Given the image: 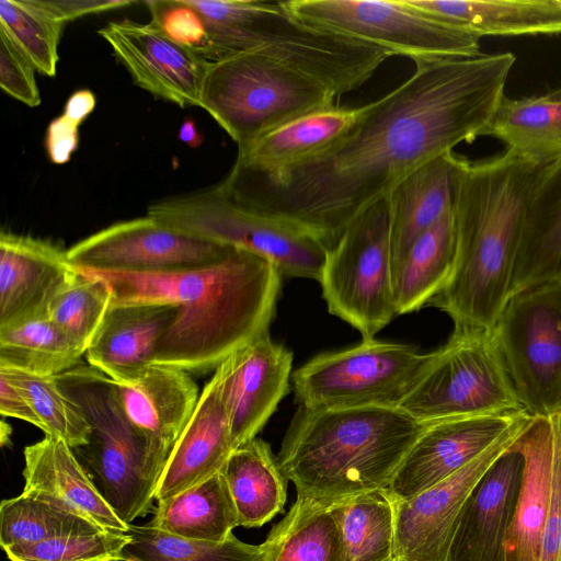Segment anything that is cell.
Listing matches in <instances>:
<instances>
[{
  "mask_svg": "<svg viewBox=\"0 0 561 561\" xmlns=\"http://www.w3.org/2000/svg\"><path fill=\"white\" fill-rule=\"evenodd\" d=\"M560 2H561V0H560Z\"/></svg>",
  "mask_w": 561,
  "mask_h": 561,
  "instance_id": "f5cc1de1",
  "label": "cell"
},
{
  "mask_svg": "<svg viewBox=\"0 0 561 561\" xmlns=\"http://www.w3.org/2000/svg\"><path fill=\"white\" fill-rule=\"evenodd\" d=\"M134 83L180 107L199 106L209 62L172 41L157 24L111 21L98 30Z\"/></svg>",
  "mask_w": 561,
  "mask_h": 561,
  "instance_id": "2e32d148",
  "label": "cell"
},
{
  "mask_svg": "<svg viewBox=\"0 0 561 561\" xmlns=\"http://www.w3.org/2000/svg\"><path fill=\"white\" fill-rule=\"evenodd\" d=\"M133 1H100V0H61L46 1L48 8L65 24L80 16L118 9L133 4Z\"/></svg>",
  "mask_w": 561,
  "mask_h": 561,
  "instance_id": "c3c4849f",
  "label": "cell"
},
{
  "mask_svg": "<svg viewBox=\"0 0 561 561\" xmlns=\"http://www.w3.org/2000/svg\"><path fill=\"white\" fill-rule=\"evenodd\" d=\"M106 530L95 522L49 497L23 491L0 505V545L2 549L48 539L95 534Z\"/></svg>",
  "mask_w": 561,
  "mask_h": 561,
  "instance_id": "d590c367",
  "label": "cell"
},
{
  "mask_svg": "<svg viewBox=\"0 0 561 561\" xmlns=\"http://www.w3.org/2000/svg\"><path fill=\"white\" fill-rule=\"evenodd\" d=\"M226 377L225 359L204 386L169 456L156 501L169 499L220 472L234 450L226 400Z\"/></svg>",
  "mask_w": 561,
  "mask_h": 561,
  "instance_id": "d6986e66",
  "label": "cell"
},
{
  "mask_svg": "<svg viewBox=\"0 0 561 561\" xmlns=\"http://www.w3.org/2000/svg\"><path fill=\"white\" fill-rule=\"evenodd\" d=\"M433 352L375 339L321 353L291 374L298 407L399 408L421 379Z\"/></svg>",
  "mask_w": 561,
  "mask_h": 561,
  "instance_id": "30bf717a",
  "label": "cell"
},
{
  "mask_svg": "<svg viewBox=\"0 0 561 561\" xmlns=\"http://www.w3.org/2000/svg\"><path fill=\"white\" fill-rule=\"evenodd\" d=\"M129 539L127 531L103 530L13 546L4 552L10 561H123Z\"/></svg>",
  "mask_w": 561,
  "mask_h": 561,
  "instance_id": "b9f144b4",
  "label": "cell"
},
{
  "mask_svg": "<svg viewBox=\"0 0 561 561\" xmlns=\"http://www.w3.org/2000/svg\"><path fill=\"white\" fill-rule=\"evenodd\" d=\"M416 9L484 35L561 33L560 0H408Z\"/></svg>",
  "mask_w": 561,
  "mask_h": 561,
  "instance_id": "f1b7e54d",
  "label": "cell"
},
{
  "mask_svg": "<svg viewBox=\"0 0 561 561\" xmlns=\"http://www.w3.org/2000/svg\"><path fill=\"white\" fill-rule=\"evenodd\" d=\"M56 379L91 426L88 444L71 449L100 495L127 525L153 512L164 468L125 416L116 383L81 364Z\"/></svg>",
  "mask_w": 561,
  "mask_h": 561,
  "instance_id": "8992f818",
  "label": "cell"
},
{
  "mask_svg": "<svg viewBox=\"0 0 561 561\" xmlns=\"http://www.w3.org/2000/svg\"><path fill=\"white\" fill-rule=\"evenodd\" d=\"M531 415L526 410L446 419L426 424L388 492L409 499L449 478Z\"/></svg>",
  "mask_w": 561,
  "mask_h": 561,
  "instance_id": "e0dca14e",
  "label": "cell"
},
{
  "mask_svg": "<svg viewBox=\"0 0 561 561\" xmlns=\"http://www.w3.org/2000/svg\"><path fill=\"white\" fill-rule=\"evenodd\" d=\"M554 416H533L514 443L524 466L504 545L506 561H540L552 484Z\"/></svg>",
  "mask_w": 561,
  "mask_h": 561,
  "instance_id": "cb8c5ba5",
  "label": "cell"
},
{
  "mask_svg": "<svg viewBox=\"0 0 561 561\" xmlns=\"http://www.w3.org/2000/svg\"><path fill=\"white\" fill-rule=\"evenodd\" d=\"M45 146L53 163H67L79 146V126L64 115L54 118L47 127Z\"/></svg>",
  "mask_w": 561,
  "mask_h": 561,
  "instance_id": "bcb514c9",
  "label": "cell"
},
{
  "mask_svg": "<svg viewBox=\"0 0 561 561\" xmlns=\"http://www.w3.org/2000/svg\"><path fill=\"white\" fill-rule=\"evenodd\" d=\"M342 561L393 560V497L375 491L340 504Z\"/></svg>",
  "mask_w": 561,
  "mask_h": 561,
  "instance_id": "74e56055",
  "label": "cell"
},
{
  "mask_svg": "<svg viewBox=\"0 0 561 561\" xmlns=\"http://www.w3.org/2000/svg\"><path fill=\"white\" fill-rule=\"evenodd\" d=\"M262 545V561H342L340 505L297 496Z\"/></svg>",
  "mask_w": 561,
  "mask_h": 561,
  "instance_id": "d6a6232c",
  "label": "cell"
},
{
  "mask_svg": "<svg viewBox=\"0 0 561 561\" xmlns=\"http://www.w3.org/2000/svg\"><path fill=\"white\" fill-rule=\"evenodd\" d=\"M175 312L168 304H111L84 354L88 365L116 383L133 382L153 364Z\"/></svg>",
  "mask_w": 561,
  "mask_h": 561,
  "instance_id": "603a6c76",
  "label": "cell"
},
{
  "mask_svg": "<svg viewBox=\"0 0 561 561\" xmlns=\"http://www.w3.org/2000/svg\"><path fill=\"white\" fill-rule=\"evenodd\" d=\"M65 25L45 0L0 1V32L14 43L42 75H56L58 45Z\"/></svg>",
  "mask_w": 561,
  "mask_h": 561,
  "instance_id": "f35d334b",
  "label": "cell"
},
{
  "mask_svg": "<svg viewBox=\"0 0 561 561\" xmlns=\"http://www.w3.org/2000/svg\"><path fill=\"white\" fill-rule=\"evenodd\" d=\"M112 300V289L103 278L76 268L73 276L49 302L46 316L87 352Z\"/></svg>",
  "mask_w": 561,
  "mask_h": 561,
  "instance_id": "ab89813d",
  "label": "cell"
},
{
  "mask_svg": "<svg viewBox=\"0 0 561 561\" xmlns=\"http://www.w3.org/2000/svg\"><path fill=\"white\" fill-rule=\"evenodd\" d=\"M331 314L374 339L397 314L388 196L359 213L328 251L320 277Z\"/></svg>",
  "mask_w": 561,
  "mask_h": 561,
  "instance_id": "8fae6325",
  "label": "cell"
},
{
  "mask_svg": "<svg viewBox=\"0 0 561 561\" xmlns=\"http://www.w3.org/2000/svg\"><path fill=\"white\" fill-rule=\"evenodd\" d=\"M145 3L151 14V21L172 41L202 55L207 32L203 18L194 8L185 0H149Z\"/></svg>",
  "mask_w": 561,
  "mask_h": 561,
  "instance_id": "7bdbcfd3",
  "label": "cell"
},
{
  "mask_svg": "<svg viewBox=\"0 0 561 561\" xmlns=\"http://www.w3.org/2000/svg\"><path fill=\"white\" fill-rule=\"evenodd\" d=\"M554 422L552 484L540 561H561V412Z\"/></svg>",
  "mask_w": 561,
  "mask_h": 561,
  "instance_id": "f6af8a7d",
  "label": "cell"
},
{
  "mask_svg": "<svg viewBox=\"0 0 561 561\" xmlns=\"http://www.w3.org/2000/svg\"><path fill=\"white\" fill-rule=\"evenodd\" d=\"M130 539L123 549V561H262V545H251L231 534L222 542L181 538L154 527L130 525Z\"/></svg>",
  "mask_w": 561,
  "mask_h": 561,
  "instance_id": "8d00e7d4",
  "label": "cell"
},
{
  "mask_svg": "<svg viewBox=\"0 0 561 561\" xmlns=\"http://www.w3.org/2000/svg\"><path fill=\"white\" fill-rule=\"evenodd\" d=\"M227 362L226 400L234 449L256 437L277 409L291 379L293 353L268 331Z\"/></svg>",
  "mask_w": 561,
  "mask_h": 561,
  "instance_id": "ac0fdd59",
  "label": "cell"
},
{
  "mask_svg": "<svg viewBox=\"0 0 561 561\" xmlns=\"http://www.w3.org/2000/svg\"><path fill=\"white\" fill-rule=\"evenodd\" d=\"M23 455V491L43 494L106 530H128L130 525L121 520L107 505L62 439L45 435L26 446Z\"/></svg>",
  "mask_w": 561,
  "mask_h": 561,
  "instance_id": "484cf974",
  "label": "cell"
},
{
  "mask_svg": "<svg viewBox=\"0 0 561 561\" xmlns=\"http://www.w3.org/2000/svg\"><path fill=\"white\" fill-rule=\"evenodd\" d=\"M238 514L239 526L260 527L286 502L287 479L270 444L253 438L232 451L222 468Z\"/></svg>",
  "mask_w": 561,
  "mask_h": 561,
  "instance_id": "4dcf8cb0",
  "label": "cell"
},
{
  "mask_svg": "<svg viewBox=\"0 0 561 561\" xmlns=\"http://www.w3.org/2000/svg\"><path fill=\"white\" fill-rule=\"evenodd\" d=\"M545 96L550 101L561 102V87L548 91Z\"/></svg>",
  "mask_w": 561,
  "mask_h": 561,
  "instance_id": "816d5d0a",
  "label": "cell"
},
{
  "mask_svg": "<svg viewBox=\"0 0 561 561\" xmlns=\"http://www.w3.org/2000/svg\"><path fill=\"white\" fill-rule=\"evenodd\" d=\"M485 136L497 138L507 151L543 168L561 156V102L545 95L505 96Z\"/></svg>",
  "mask_w": 561,
  "mask_h": 561,
  "instance_id": "836d02e7",
  "label": "cell"
},
{
  "mask_svg": "<svg viewBox=\"0 0 561 561\" xmlns=\"http://www.w3.org/2000/svg\"><path fill=\"white\" fill-rule=\"evenodd\" d=\"M541 168L505 150L467 162L454 203L456 262L430 301L454 327L492 330L511 291L529 196Z\"/></svg>",
  "mask_w": 561,
  "mask_h": 561,
  "instance_id": "3957f363",
  "label": "cell"
},
{
  "mask_svg": "<svg viewBox=\"0 0 561 561\" xmlns=\"http://www.w3.org/2000/svg\"><path fill=\"white\" fill-rule=\"evenodd\" d=\"M302 21L413 61L481 53V36L413 7L408 0H290Z\"/></svg>",
  "mask_w": 561,
  "mask_h": 561,
  "instance_id": "7c38bea8",
  "label": "cell"
},
{
  "mask_svg": "<svg viewBox=\"0 0 561 561\" xmlns=\"http://www.w3.org/2000/svg\"><path fill=\"white\" fill-rule=\"evenodd\" d=\"M35 70L14 43L0 32V87L7 94L30 107L41 104Z\"/></svg>",
  "mask_w": 561,
  "mask_h": 561,
  "instance_id": "ee69618b",
  "label": "cell"
},
{
  "mask_svg": "<svg viewBox=\"0 0 561 561\" xmlns=\"http://www.w3.org/2000/svg\"><path fill=\"white\" fill-rule=\"evenodd\" d=\"M116 391L125 416L164 468L197 404L196 382L185 370L150 365L133 382L116 383Z\"/></svg>",
  "mask_w": 561,
  "mask_h": 561,
  "instance_id": "7402d4cb",
  "label": "cell"
},
{
  "mask_svg": "<svg viewBox=\"0 0 561 561\" xmlns=\"http://www.w3.org/2000/svg\"><path fill=\"white\" fill-rule=\"evenodd\" d=\"M493 334L523 408L531 416L561 412V282L510 296Z\"/></svg>",
  "mask_w": 561,
  "mask_h": 561,
  "instance_id": "4fadbf2b",
  "label": "cell"
},
{
  "mask_svg": "<svg viewBox=\"0 0 561 561\" xmlns=\"http://www.w3.org/2000/svg\"><path fill=\"white\" fill-rule=\"evenodd\" d=\"M232 248L176 230L147 215L113 224L66 251L76 268L145 273L207 265L224 259Z\"/></svg>",
  "mask_w": 561,
  "mask_h": 561,
  "instance_id": "5bb4252c",
  "label": "cell"
},
{
  "mask_svg": "<svg viewBox=\"0 0 561 561\" xmlns=\"http://www.w3.org/2000/svg\"><path fill=\"white\" fill-rule=\"evenodd\" d=\"M147 215L176 230L255 253L289 277L319 282L330 249L306 227L243 207L216 186L153 203Z\"/></svg>",
  "mask_w": 561,
  "mask_h": 561,
  "instance_id": "ba28073f",
  "label": "cell"
},
{
  "mask_svg": "<svg viewBox=\"0 0 561 561\" xmlns=\"http://www.w3.org/2000/svg\"><path fill=\"white\" fill-rule=\"evenodd\" d=\"M0 373L22 391L45 435L58 437L71 448L88 444L91 426L79 407L62 391L56 376L3 366H0Z\"/></svg>",
  "mask_w": 561,
  "mask_h": 561,
  "instance_id": "60d3db41",
  "label": "cell"
},
{
  "mask_svg": "<svg viewBox=\"0 0 561 561\" xmlns=\"http://www.w3.org/2000/svg\"><path fill=\"white\" fill-rule=\"evenodd\" d=\"M425 426L399 408L298 407L277 460L298 497L336 506L388 490Z\"/></svg>",
  "mask_w": 561,
  "mask_h": 561,
  "instance_id": "277c9868",
  "label": "cell"
},
{
  "mask_svg": "<svg viewBox=\"0 0 561 561\" xmlns=\"http://www.w3.org/2000/svg\"><path fill=\"white\" fill-rule=\"evenodd\" d=\"M531 417L444 481L409 499H393L394 561H447L467 497Z\"/></svg>",
  "mask_w": 561,
  "mask_h": 561,
  "instance_id": "9a60e30c",
  "label": "cell"
},
{
  "mask_svg": "<svg viewBox=\"0 0 561 561\" xmlns=\"http://www.w3.org/2000/svg\"><path fill=\"white\" fill-rule=\"evenodd\" d=\"M179 138L191 147H198L203 139L192 119L183 122L179 131Z\"/></svg>",
  "mask_w": 561,
  "mask_h": 561,
  "instance_id": "f907efd6",
  "label": "cell"
},
{
  "mask_svg": "<svg viewBox=\"0 0 561 561\" xmlns=\"http://www.w3.org/2000/svg\"><path fill=\"white\" fill-rule=\"evenodd\" d=\"M75 273L67 251L53 242L2 230L0 328L46 314L51 299Z\"/></svg>",
  "mask_w": 561,
  "mask_h": 561,
  "instance_id": "44dd1931",
  "label": "cell"
},
{
  "mask_svg": "<svg viewBox=\"0 0 561 561\" xmlns=\"http://www.w3.org/2000/svg\"><path fill=\"white\" fill-rule=\"evenodd\" d=\"M85 352L46 316L0 328V366L57 376L79 365Z\"/></svg>",
  "mask_w": 561,
  "mask_h": 561,
  "instance_id": "e575fe53",
  "label": "cell"
},
{
  "mask_svg": "<svg viewBox=\"0 0 561 561\" xmlns=\"http://www.w3.org/2000/svg\"><path fill=\"white\" fill-rule=\"evenodd\" d=\"M358 115L359 107L332 105L298 116L238 149L233 168L273 173L294 167L335 144Z\"/></svg>",
  "mask_w": 561,
  "mask_h": 561,
  "instance_id": "83f0119b",
  "label": "cell"
},
{
  "mask_svg": "<svg viewBox=\"0 0 561 561\" xmlns=\"http://www.w3.org/2000/svg\"><path fill=\"white\" fill-rule=\"evenodd\" d=\"M514 443L467 497L447 561H506L504 545L524 466L523 455Z\"/></svg>",
  "mask_w": 561,
  "mask_h": 561,
  "instance_id": "ffe728a7",
  "label": "cell"
},
{
  "mask_svg": "<svg viewBox=\"0 0 561 561\" xmlns=\"http://www.w3.org/2000/svg\"><path fill=\"white\" fill-rule=\"evenodd\" d=\"M514 62L511 53L414 61L413 75L360 106L350 130L324 151L273 173L232 167L217 187L243 207L306 227L331 248L412 171L486 135Z\"/></svg>",
  "mask_w": 561,
  "mask_h": 561,
  "instance_id": "6da1fadb",
  "label": "cell"
},
{
  "mask_svg": "<svg viewBox=\"0 0 561 561\" xmlns=\"http://www.w3.org/2000/svg\"><path fill=\"white\" fill-rule=\"evenodd\" d=\"M96 99L92 91L82 89L73 92L67 100L62 115L73 124L80 126L93 112Z\"/></svg>",
  "mask_w": 561,
  "mask_h": 561,
  "instance_id": "681fc988",
  "label": "cell"
},
{
  "mask_svg": "<svg viewBox=\"0 0 561 561\" xmlns=\"http://www.w3.org/2000/svg\"><path fill=\"white\" fill-rule=\"evenodd\" d=\"M82 271L110 285L112 304L176 306L152 365L187 373L215 370L232 353L268 331L283 276L268 260L234 247L217 262L185 270Z\"/></svg>",
  "mask_w": 561,
  "mask_h": 561,
  "instance_id": "7a4b0ae2",
  "label": "cell"
},
{
  "mask_svg": "<svg viewBox=\"0 0 561 561\" xmlns=\"http://www.w3.org/2000/svg\"><path fill=\"white\" fill-rule=\"evenodd\" d=\"M456 262V230L450 211L421 233L393 264L397 314L416 311L446 286Z\"/></svg>",
  "mask_w": 561,
  "mask_h": 561,
  "instance_id": "f546056e",
  "label": "cell"
},
{
  "mask_svg": "<svg viewBox=\"0 0 561 561\" xmlns=\"http://www.w3.org/2000/svg\"><path fill=\"white\" fill-rule=\"evenodd\" d=\"M561 282V156L535 180L526 210L510 296Z\"/></svg>",
  "mask_w": 561,
  "mask_h": 561,
  "instance_id": "4316f807",
  "label": "cell"
},
{
  "mask_svg": "<svg viewBox=\"0 0 561 561\" xmlns=\"http://www.w3.org/2000/svg\"><path fill=\"white\" fill-rule=\"evenodd\" d=\"M185 1L205 22L202 55L208 61L261 53L308 73L340 96L360 87L391 57L376 45L302 21L285 1Z\"/></svg>",
  "mask_w": 561,
  "mask_h": 561,
  "instance_id": "5b68a950",
  "label": "cell"
},
{
  "mask_svg": "<svg viewBox=\"0 0 561 561\" xmlns=\"http://www.w3.org/2000/svg\"><path fill=\"white\" fill-rule=\"evenodd\" d=\"M149 523L181 538L210 542L225 541L239 526L222 471L169 499L157 501Z\"/></svg>",
  "mask_w": 561,
  "mask_h": 561,
  "instance_id": "1f68e13d",
  "label": "cell"
},
{
  "mask_svg": "<svg viewBox=\"0 0 561 561\" xmlns=\"http://www.w3.org/2000/svg\"><path fill=\"white\" fill-rule=\"evenodd\" d=\"M0 413L14 417L42 430V424L22 391L2 373H0Z\"/></svg>",
  "mask_w": 561,
  "mask_h": 561,
  "instance_id": "7dc6e473",
  "label": "cell"
},
{
  "mask_svg": "<svg viewBox=\"0 0 561 561\" xmlns=\"http://www.w3.org/2000/svg\"><path fill=\"white\" fill-rule=\"evenodd\" d=\"M416 421L523 410L492 330L454 327L399 405ZM525 410V409H524Z\"/></svg>",
  "mask_w": 561,
  "mask_h": 561,
  "instance_id": "9c48e42d",
  "label": "cell"
},
{
  "mask_svg": "<svg viewBox=\"0 0 561 561\" xmlns=\"http://www.w3.org/2000/svg\"><path fill=\"white\" fill-rule=\"evenodd\" d=\"M339 98L318 79L267 55L248 51L210 61L201 105L243 148Z\"/></svg>",
  "mask_w": 561,
  "mask_h": 561,
  "instance_id": "52a82bcc",
  "label": "cell"
},
{
  "mask_svg": "<svg viewBox=\"0 0 561 561\" xmlns=\"http://www.w3.org/2000/svg\"><path fill=\"white\" fill-rule=\"evenodd\" d=\"M468 160L454 151L422 164L388 195L392 263L415 239L454 209L459 178Z\"/></svg>",
  "mask_w": 561,
  "mask_h": 561,
  "instance_id": "d4e9b609",
  "label": "cell"
}]
</instances>
